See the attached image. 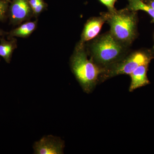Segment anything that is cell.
<instances>
[{
  "mask_svg": "<svg viewBox=\"0 0 154 154\" xmlns=\"http://www.w3.org/2000/svg\"><path fill=\"white\" fill-rule=\"evenodd\" d=\"M152 49L154 51V45L153 46V48H152Z\"/></svg>",
  "mask_w": 154,
  "mask_h": 154,
  "instance_id": "obj_17",
  "label": "cell"
},
{
  "mask_svg": "<svg viewBox=\"0 0 154 154\" xmlns=\"http://www.w3.org/2000/svg\"><path fill=\"white\" fill-rule=\"evenodd\" d=\"M143 1L148 5L154 9V0H143Z\"/></svg>",
  "mask_w": 154,
  "mask_h": 154,
  "instance_id": "obj_16",
  "label": "cell"
},
{
  "mask_svg": "<svg viewBox=\"0 0 154 154\" xmlns=\"http://www.w3.org/2000/svg\"><path fill=\"white\" fill-rule=\"evenodd\" d=\"M41 0H29V3H30V6L32 9V11L38 5V3Z\"/></svg>",
  "mask_w": 154,
  "mask_h": 154,
  "instance_id": "obj_15",
  "label": "cell"
},
{
  "mask_svg": "<svg viewBox=\"0 0 154 154\" xmlns=\"http://www.w3.org/2000/svg\"><path fill=\"white\" fill-rule=\"evenodd\" d=\"M88 56L85 43L80 41L76 46L70 61L73 72L87 93H90L95 88L104 70L91 58L89 59Z\"/></svg>",
  "mask_w": 154,
  "mask_h": 154,
  "instance_id": "obj_2",
  "label": "cell"
},
{
  "mask_svg": "<svg viewBox=\"0 0 154 154\" xmlns=\"http://www.w3.org/2000/svg\"><path fill=\"white\" fill-rule=\"evenodd\" d=\"M8 7V3L6 0H0V19L5 16Z\"/></svg>",
  "mask_w": 154,
  "mask_h": 154,
  "instance_id": "obj_14",
  "label": "cell"
},
{
  "mask_svg": "<svg viewBox=\"0 0 154 154\" xmlns=\"http://www.w3.org/2000/svg\"><path fill=\"white\" fill-rule=\"evenodd\" d=\"M64 147L63 141L52 135L42 138L33 146L34 152L37 154H63Z\"/></svg>",
  "mask_w": 154,
  "mask_h": 154,
  "instance_id": "obj_5",
  "label": "cell"
},
{
  "mask_svg": "<svg viewBox=\"0 0 154 154\" xmlns=\"http://www.w3.org/2000/svg\"><path fill=\"white\" fill-rule=\"evenodd\" d=\"M149 65V64H145L140 66L129 75L131 78L130 92H132L137 88L149 84L150 82L147 75Z\"/></svg>",
  "mask_w": 154,
  "mask_h": 154,
  "instance_id": "obj_8",
  "label": "cell"
},
{
  "mask_svg": "<svg viewBox=\"0 0 154 154\" xmlns=\"http://www.w3.org/2000/svg\"><path fill=\"white\" fill-rule=\"evenodd\" d=\"M33 13L29 0H13L11 8V17L14 23H20L27 20Z\"/></svg>",
  "mask_w": 154,
  "mask_h": 154,
  "instance_id": "obj_6",
  "label": "cell"
},
{
  "mask_svg": "<svg viewBox=\"0 0 154 154\" xmlns=\"http://www.w3.org/2000/svg\"></svg>",
  "mask_w": 154,
  "mask_h": 154,
  "instance_id": "obj_18",
  "label": "cell"
},
{
  "mask_svg": "<svg viewBox=\"0 0 154 154\" xmlns=\"http://www.w3.org/2000/svg\"><path fill=\"white\" fill-rule=\"evenodd\" d=\"M45 4L43 0H41L38 5L33 10V14L35 15H38L43 11L45 8Z\"/></svg>",
  "mask_w": 154,
  "mask_h": 154,
  "instance_id": "obj_13",
  "label": "cell"
},
{
  "mask_svg": "<svg viewBox=\"0 0 154 154\" xmlns=\"http://www.w3.org/2000/svg\"><path fill=\"white\" fill-rule=\"evenodd\" d=\"M106 21L105 16L101 13L100 17H93L88 19L84 27L80 41L85 43L97 37Z\"/></svg>",
  "mask_w": 154,
  "mask_h": 154,
  "instance_id": "obj_7",
  "label": "cell"
},
{
  "mask_svg": "<svg viewBox=\"0 0 154 154\" xmlns=\"http://www.w3.org/2000/svg\"><path fill=\"white\" fill-rule=\"evenodd\" d=\"M128 4L126 8L130 11H142L146 12L152 17L151 23H154V9L148 5L143 0H127Z\"/></svg>",
  "mask_w": 154,
  "mask_h": 154,
  "instance_id": "obj_9",
  "label": "cell"
},
{
  "mask_svg": "<svg viewBox=\"0 0 154 154\" xmlns=\"http://www.w3.org/2000/svg\"><path fill=\"white\" fill-rule=\"evenodd\" d=\"M102 4L107 7L108 11L112 12L116 10L114 7L117 0H99Z\"/></svg>",
  "mask_w": 154,
  "mask_h": 154,
  "instance_id": "obj_12",
  "label": "cell"
},
{
  "mask_svg": "<svg viewBox=\"0 0 154 154\" xmlns=\"http://www.w3.org/2000/svg\"><path fill=\"white\" fill-rule=\"evenodd\" d=\"M153 58L152 49H140L130 52L121 60L105 69L99 81L103 82L118 75H129L140 66L149 63Z\"/></svg>",
  "mask_w": 154,
  "mask_h": 154,
  "instance_id": "obj_4",
  "label": "cell"
},
{
  "mask_svg": "<svg viewBox=\"0 0 154 154\" xmlns=\"http://www.w3.org/2000/svg\"><path fill=\"white\" fill-rule=\"evenodd\" d=\"M13 50L14 45L10 42H2L0 44V56L8 63L10 62Z\"/></svg>",
  "mask_w": 154,
  "mask_h": 154,
  "instance_id": "obj_11",
  "label": "cell"
},
{
  "mask_svg": "<svg viewBox=\"0 0 154 154\" xmlns=\"http://www.w3.org/2000/svg\"><path fill=\"white\" fill-rule=\"evenodd\" d=\"M36 22H26L11 32L13 36L26 37L30 35L36 28Z\"/></svg>",
  "mask_w": 154,
  "mask_h": 154,
  "instance_id": "obj_10",
  "label": "cell"
},
{
  "mask_svg": "<svg viewBox=\"0 0 154 154\" xmlns=\"http://www.w3.org/2000/svg\"><path fill=\"white\" fill-rule=\"evenodd\" d=\"M106 18V22L109 25V31L114 38L128 47L137 38V12L130 11L126 8L112 12L101 13Z\"/></svg>",
  "mask_w": 154,
  "mask_h": 154,
  "instance_id": "obj_3",
  "label": "cell"
},
{
  "mask_svg": "<svg viewBox=\"0 0 154 154\" xmlns=\"http://www.w3.org/2000/svg\"><path fill=\"white\" fill-rule=\"evenodd\" d=\"M91 41L86 45L88 55L104 70L121 60L130 52V47L118 41L109 31Z\"/></svg>",
  "mask_w": 154,
  "mask_h": 154,
  "instance_id": "obj_1",
  "label": "cell"
}]
</instances>
